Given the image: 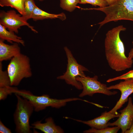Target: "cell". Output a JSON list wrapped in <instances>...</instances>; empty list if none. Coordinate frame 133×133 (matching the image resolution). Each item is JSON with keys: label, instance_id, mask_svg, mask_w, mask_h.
Returning a JSON list of instances; mask_svg holds the SVG:
<instances>
[{"label": "cell", "instance_id": "6da1fadb", "mask_svg": "<svg viewBox=\"0 0 133 133\" xmlns=\"http://www.w3.org/2000/svg\"><path fill=\"white\" fill-rule=\"evenodd\" d=\"M126 28L122 25L115 27L108 31L104 40L105 54L108 65L113 70L119 72L132 67L133 59L126 56L124 46L120 34Z\"/></svg>", "mask_w": 133, "mask_h": 133}, {"label": "cell", "instance_id": "7a4b0ae2", "mask_svg": "<svg viewBox=\"0 0 133 133\" xmlns=\"http://www.w3.org/2000/svg\"><path fill=\"white\" fill-rule=\"evenodd\" d=\"M104 13L106 16L98 23L101 27L109 22L125 20L133 21V0H117L113 4L103 7L86 8Z\"/></svg>", "mask_w": 133, "mask_h": 133}, {"label": "cell", "instance_id": "3957f363", "mask_svg": "<svg viewBox=\"0 0 133 133\" xmlns=\"http://www.w3.org/2000/svg\"><path fill=\"white\" fill-rule=\"evenodd\" d=\"M14 94L28 100L33 105L34 111L37 112L44 110L49 107L59 108L65 106L68 102L83 100L76 98L58 99L51 98L47 94L37 96L33 94L29 91L18 89L15 91Z\"/></svg>", "mask_w": 133, "mask_h": 133}, {"label": "cell", "instance_id": "277c9868", "mask_svg": "<svg viewBox=\"0 0 133 133\" xmlns=\"http://www.w3.org/2000/svg\"><path fill=\"white\" fill-rule=\"evenodd\" d=\"M17 99L16 108L13 115L15 125V131L17 133H32L29 120L33 111V106L27 99L15 94Z\"/></svg>", "mask_w": 133, "mask_h": 133}, {"label": "cell", "instance_id": "5b68a950", "mask_svg": "<svg viewBox=\"0 0 133 133\" xmlns=\"http://www.w3.org/2000/svg\"><path fill=\"white\" fill-rule=\"evenodd\" d=\"M11 60L7 70L10 79L11 86H16L23 79L32 76L30 60L27 56L21 53Z\"/></svg>", "mask_w": 133, "mask_h": 133}, {"label": "cell", "instance_id": "8992f818", "mask_svg": "<svg viewBox=\"0 0 133 133\" xmlns=\"http://www.w3.org/2000/svg\"><path fill=\"white\" fill-rule=\"evenodd\" d=\"M67 59L66 70L64 74L57 77L58 79L64 80L66 83L79 90L83 89L81 83L76 79L77 77L86 76L84 72L88 71L84 66L79 64L73 57L71 51L66 47L64 48Z\"/></svg>", "mask_w": 133, "mask_h": 133}, {"label": "cell", "instance_id": "52a82bcc", "mask_svg": "<svg viewBox=\"0 0 133 133\" xmlns=\"http://www.w3.org/2000/svg\"><path fill=\"white\" fill-rule=\"evenodd\" d=\"M98 79V77L96 75L92 77L88 76L77 77V80L81 83L83 86V91L79 96L80 97L87 95L92 96L96 93L111 96L117 93L116 91H112L108 89L106 85L101 83Z\"/></svg>", "mask_w": 133, "mask_h": 133}, {"label": "cell", "instance_id": "ba28073f", "mask_svg": "<svg viewBox=\"0 0 133 133\" xmlns=\"http://www.w3.org/2000/svg\"><path fill=\"white\" fill-rule=\"evenodd\" d=\"M27 21L23 16L17 14L14 10L2 11L0 13V24L9 31L17 33L18 29L21 27L26 26L34 32L37 33L34 27Z\"/></svg>", "mask_w": 133, "mask_h": 133}, {"label": "cell", "instance_id": "9c48e42d", "mask_svg": "<svg viewBox=\"0 0 133 133\" xmlns=\"http://www.w3.org/2000/svg\"><path fill=\"white\" fill-rule=\"evenodd\" d=\"M119 83L108 87V89H118L121 92L120 97L110 112L114 114H118L117 111L121 108L128 100V97L133 93V79L124 80Z\"/></svg>", "mask_w": 133, "mask_h": 133}, {"label": "cell", "instance_id": "30bf717a", "mask_svg": "<svg viewBox=\"0 0 133 133\" xmlns=\"http://www.w3.org/2000/svg\"><path fill=\"white\" fill-rule=\"evenodd\" d=\"M128 101L126 106L119 111L120 113L117 119L114 122L107 123L108 126L119 127L122 133H125L130 128L133 122V104L131 97L128 98Z\"/></svg>", "mask_w": 133, "mask_h": 133}, {"label": "cell", "instance_id": "8fae6325", "mask_svg": "<svg viewBox=\"0 0 133 133\" xmlns=\"http://www.w3.org/2000/svg\"><path fill=\"white\" fill-rule=\"evenodd\" d=\"M120 114H114L106 111L102 113L101 115L92 119L88 121H83L73 119L79 122L85 124L91 128L97 129H100L108 127L107 123L111 119L118 117Z\"/></svg>", "mask_w": 133, "mask_h": 133}, {"label": "cell", "instance_id": "7c38bea8", "mask_svg": "<svg viewBox=\"0 0 133 133\" xmlns=\"http://www.w3.org/2000/svg\"><path fill=\"white\" fill-rule=\"evenodd\" d=\"M0 39V61L11 59L20 53V49L18 43H15L9 45Z\"/></svg>", "mask_w": 133, "mask_h": 133}, {"label": "cell", "instance_id": "4fadbf2b", "mask_svg": "<svg viewBox=\"0 0 133 133\" xmlns=\"http://www.w3.org/2000/svg\"><path fill=\"white\" fill-rule=\"evenodd\" d=\"M32 128L41 131L45 133H62L63 130L56 125L51 117L46 118L45 122L42 123L41 121H37L31 124Z\"/></svg>", "mask_w": 133, "mask_h": 133}, {"label": "cell", "instance_id": "5bb4252c", "mask_svg": "<svg viewBox=\"0 0 133 133\" xmlns=\"http://www.w3.org/2000/svg\"><path fill=\"white\" fill-rule=\"evenodd\" d=\"M57 18L64 20L66 18V17L63 13L58 14L50 13L42 10L36 5L33 11L31 17V18L34 21L45 19Z\"/></svg>", "mask_w": 133, "mask_h": 133}, {"label": "cell", "instance_id": "9a60e30c", "mask_svg": "<svg viewBox=\"0 0 133 133\" xmlns=\"http://www.w3.org/2000/svg\"><path fill=\"white\" fill-rule=\"evenodd\" d=\"M0 38L3 41L6 40L12 44L13 42L25 45L24 41L21 37L16 35L14 32L7 31L3 26L0 24Z\"/></svg>", "mask_w": 133, "mask_h": 133}, {"label": "cell", "instance_id": "2e32d148", "mask_svg": "<svg viewBox=\"0 0 133 133\" xmlns=\"http://www.w3.org/2000/svg\"><path fill=\"white\" fill-rule=\"evenodd\" d=\"M25 0H0L2 7L10 6L15 9L22 16L25 15L24 8Z\"/></svg>", "mask_w": 133, "mask_h": 133}, {"label": "cell", "instance_id": "e0dca14e", "mask_svg": "<svg viewBox=\"0 0 133 133\" xmlns=\"http://www.w3.org/2000/svg\"><path fill=\"white\" fill-rule=\"evenodd\" d=\"M79 2V0H60V6L63 9L71 12L75 9Z\"/></svg>", "mask_w": 133, "mask_h": 133}, {"label": "cell", "instance_id": "ac0fdd59", "mask_svg": "<svg viewBox=\"0 0 133 133\" xmlns=\"http://www.w3.org/2000/svg\"><path fill=\"white\" fill-rule=\"evenodd\" d=\"M36 5L34 0H25L24 8L25 15L23 16L27 21L31 18L33 11Z\"/></svg>", "mask_w": 133, "mask_h": 133}, {"label": "cell", "instance_id": "d6986e66", "mask_svg": "<svg viewBox=\"0 0 133 133\" xmlns=\"http://www.w3.org/2000/svg\"><path fill=\"white\" fill-rule=\"evenodd\" d=\"M120 128L117 126L112 127H108L100 129H97L91 128L88 130L83 131L85 133H116Z\"/></svg>", "mask_w": 133, "mask_h": 133}, {"label": "cell", "instance_id": "ffe728a7", "mask_svg": "<svg viewBox=\"0 0 133 133\" xmlns=\"http://www.w3.org/2000/svg\"><path fill=\"white\" fill-rule=\"evenodd\" d=\"M11 81L7 70L3 71L1 62H0V87L10 86Z\"/></svg>", "mask_w": 133, "mask_h": 133}, {"label": "cell", "instance_id": "44dd1931", "mask_svg": "<svg viewBox=\"0 0 133 133\" xmlns=\"http://www.w3.org/2000/svg\"><path fill=\"white\" fill-rule=\"evenodd\" d=\"M17 89V87L11 86L0 87V100H5L8 95L14 93Z\"/></svg>", "mask_w": 133, "mask_h": 133}, {"label": "cell", "instance_id": "7402d4cb", "mask_svg": "<svg viewBox=\"0 0 133 133\" xmlns=\"http://www.w3.org/2000/svg\"><path fill=\"white\" fill-rule=\"evenodd\" d=\"M79 4H89L96 6L103 7L108 6V4L105 0H79Z\"/></svg>", "mask_w": 133, "mask_h": 133}, {"label": "cell", "instance_id": "603a6c76", "mask_svg": "<svg viewBox=\"0 0 133 133\" xmlns=\"http://www.w3.org/2000/svg\"><path fill=\"white\" fill-rule=\"evenodd\" d=\"M129 79H133V70H131L120 76L109 79L107 80L106 82L109 83L119 80H124Z\"/></svg>", "mask_w": 133, "mask_h": 133}, {"label": "cell", "instance_id": "cb8c5ba5", "mask_svg": "<svg viewBox=\"0 0 133 133\" xmlns=\"http://www.w3.org/2000/svg\"><path fill=\"white\" fill-rule=\"evenodd\" d=\"M11 130L4 125L2 121L0 120V133H11Z\"/></svg>", "mask_w": 133, "mask_h": 133}, {"label": "cell", "instance_id": "d4e9b609", "mask_svg": "<svg viewBox=\"0 0 133 133\" xmlns=\"http://www.w3.org/2000/svg\"><path fill=\"white\" fill-rule=\"evenodd\" d=\"M132 44L133 47L129 52L128 56L129 58L132 59L133 58V40L132 42Z\"/></svg>", "mask_w": 133, "mask_h": 133}, {"label": "cell", "instance_id": "484cf974", "mask_svg": "<svg viewBox=\"0 0 133 133\" xmlns=\"http://www.w3.org/2000/svg\"><path fill=\"white\" fill-rule=\"evenodd\" d=\"M125 133H133V122L130 128L127 130Z\"/></svg>", "mask_w": 133, "mask_h": 133}, {"label": "cell", "instance_id": "4316f807", "mask_svg": "<svg viewBox=\"0 0 133 133\" xmlns=\"http://www.w3.org/2000/svg\"><path fill=\"white\" fill-rule=\"evenodd\" d=\"M107 2L109 5H111L115 2L117 0H105Z\"/></svg>", "mask_w": 133, "mask_h": 133}, {"label": "cell", "instance_id": "83f0119b", "mask_svg": "<svg viewBox=\"0 0 133 133\" xmlns=\"http://www.w3.org/2000/svg\"><path fill=\"white\" fill-rule=\"evenodd\" d=\"M37 0L39 1H44L45 0Z\"/></svg>", "mask_w": 133, "mask_h": 133}]
</instances>
